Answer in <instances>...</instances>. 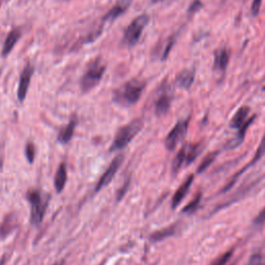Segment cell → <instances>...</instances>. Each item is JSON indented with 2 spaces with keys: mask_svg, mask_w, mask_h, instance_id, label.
I'll use <instances>...</instances> for the list:
<instances>
[{
  "mask_svg": "<svg viewBox=\"0 0 265 265\" xmlns=\"http://www.w3.org/2000/svg\"><path fill=\"white\" fill-rule=\"evenodd\" d=\"M145 88V83L137 79L127 81L113 93V101L122 106H133L138 102Z\"/></svg>",
  "mask_w": 265,
  "mask_h": 265,
  "instance_id": "cell-1",
  "label": "cell"
},
{
  "mask_svg": "<svg viewBox=\"0 0 265 265\" xmlns=\"http://www.w3.org/2000/svg\"><path fill=\"white\" fill-rule=\"evenodd\" d=\"M143 124L144 123L141 119H134L130 123L119 127L110 147V151H117L125 148L135 137L141 132Z\"/></svg>",
  "mask_w": 265,
  "mask_h": 265,
  "instance_id": "cell-2",
  "label": "cell"
},
{
  "mask_svg": "<svg viewBox=\"0 0 265 265\" xmlns=\"http://www.w3.org/2000/svg\"><path fill=\"white\" fill-rule=\"evenodd\" d=\"M106 71L105 63L101 61V58H97L91 61L80 82L81 89L83 92H88L98 86V84L101 82L102 76H104Z\"/></svg>",
  "mask_w": 265,
  "mask_h": 265,
  "instance_id": "cell-3",
  "label": "cell"
},
{
  "mask_svg": "<svg viewBox=\"0 0 265 265\" xmlns=\"http://www.w3.org/2000/svg\"><path fill=\"white\" fill-rule=\"evenodd\" d=\"M149 18L146 14L137 17L133 22L126 27L123 34V42L129 47L135 46L139 41L144 28L147 26Z\"/></svg>",
  "mask_w": 265,
  "mask_h": 265,
  "instance_id": "cell-4",
  "label": "cell"
},
{
  "mask_svg": "<svg viewBox=\"0 0 265 265\" xmlns=\"http://www.w3.org/2000/svg\"><path fill=\"white\" fill-rule=\"evenodd\" d=\"M27 199L31 206V223L40 225L44 219L48 202L37 190H31L27 193Z\"/></svg>",
  "mask_w": 265,
  "mask_h": 265,
  "instance_id": "cell-5",
  "label": "cell"
},
{
  "mask_svg": "<svg viewBox=\"0 0 265 265\" xmlns=\"http://www.w3.org/2000/svg\"><path fill=\"white\" fill-rule=\"evenodd\" d=\"M187 125H189V122L181 121L173 126V129L167 135L165 140V146L168 150H174L177 144L183 139L187 131Z\"/></svg>",
  "mask_w": 265,
  "mask_h": 265,
  "instance_id": "cell-6",
  "label": "cell"
},
{
  "mask_svg": "<svg viewBox=\"0 0 265 265\" xmlns=\"http://www.w3.org/2000/svg\"><path fill=\"white\" fill-rule=\"evenodd\" d=\"M123 159L124 158H123L122 155H118L116 158H114V160L112 161V163L109 165V167L107 168V170L105 171L104 174H102V177L100 178V181H99V183H98V184L96 186V189H95L96 193L100 192L102 189V187L107 186L110 183V182L112 181V179L115 176V174L117 173L119 167L122 166Z\"/></svg>",
  "mask_w": 265,
  "mask_h": 265,
  "instance_id": "cell-7",
  "label": "cell"
},
{
  "mask_svg": "<svg viewBox=\"0 0 265 265\" xmlns=\"http://www.w3.org/2000/svg\"><path fill=\"white\" fill-rule=\"evenodd\" d=\"M33 71H34L33 66L30 63H28L26 66L24 67V70L22 71V73L20 75V81H19V85H18V92H17V93H18L19 102H23L25 99H26L27 91H28V88H29L32 75H33Z\"/></svg>",
  "mask_w": 265,
  "mask_h": 265,
  "instance_id": "cell-8",
  "label": "cell"
},
{
  "mask_svg": "<svg viewBox=\"0 0 265 265\" xmlns=\"http://www.w3.org/2000/svg\"><path fill=\"white\" fill-rule=\"evenodd\" d=\"M132 2L133 0H118L115 5L105 15L104 18H102V21L113 22L118 17H121L127 11V8L131 6Z\"/></svg>",
  "mask_w": 265,
  "mask_h": 265,
  "instance_id": "cell-9",
  "label": "cell"
},
{
  "mask_svg": "<svg viewBox=\"0 0 265 265\" xmlns=\"http://www.w3.org/2000/svg\"><path fill=\"white\" fill-rule=\"evenodd\" d=\"M193 182H194V175H190L189 177L185 179L184 183L178 187L176 193L173 196L172 203H171V205H172V208L175 209L178 206V205L181 204V202L184 199L186 194L189 193V191L191 189Z\"/></svg>",
  "mask_w": 265,
  "mask_h": 265,
  "instance_id": "cell-10",
  "label": "cell"
},
{
  "mask_svg": "<svg viewBox=\"0 0 265 265\" xmlns=\"http://www.w3.org/2000/svg\"><path fill=\"white\" fill-rule=\"evenodd\" d=\"M21 30L19 28H14L10 31V33L7 34V37L5 39L4 45L2 48V56L6 57L8 54L11 53V51L14 49V47L16 46L17 42L20 40L21 38Z\"/></svg>",
  "mask_w": 265,
  "mask_h": 265,
  "instance_id": "cell-11",
  "label": "cell"
},
{
  "mask_svg": "<svg viewBox=\"0 0 265 265\" xmlns=\"http://www.w3.org/2000/svg\"><path fill=\"white\" fill-rule=\"evenodd\" d=\"M230 52L226 48H221L215 52V67L218 71H225L229 63Z\"/></svg>",
  "mask_w": 265,
  "mask_h": 265,
  "instance_id": "cell-12",
  "label": "cell"
},
{
  "mask_svg": "<svg viewBox=\"0 0 265 265\" xmlns=\"http://www.w3.org/2000/svg\"><path fill=\"white\" fill-rule=\"evenodd\" d=\"M250 113V108L246 106H243L237 110V112L234 114V116L231 119V127L233 129H241L245 122H247V115Z\"/></svg>",
  "mask_w": 265,
  "mask_h": 265,
  "instance_id": "cell-13",
  "label": "cell"
},
{
  "mask_svg": "<svg viewBox=\"0 0 265 265\" xmlns=\"http://www.w3.org/2000/svg\"><path fill=\"white\" fill-rule=\"evenodd\" d=\"M171 105V98L167 92L162 93L159 96L155 102V112L158 116H162L168 112Z\"/></svg>",
  "mask_w": 265,
  "mask_h": 265,
  "instance_id": "cell-14",
  "label": "cell"
},
{
  "mask_svg": "<svg viewBox=\"0 0 265 265\" xmlns=\"http://www.w3.org/2000/svg\"><path fill=\"white\" fill-rule=\"evenodd\" d=\"M77 125L76 119H72V121L68 122L67 125H65L63 129L59 132L58 134V141L62 144H67L73 138L75 129Z\"/></svg>",
  "mask_w": 265,
  "mask_h": 265,
  "instance_id": "cell-15",
  "label": "cell"
},
{
  "mask_svg": "<svg viewBox=\"0 0 265 265\" xmlns=\"http://www.w3.org/2000/svg\"><path fill=\"white\" fill-rule=\"evenodd\" d=\"M66 167L65 164L62 163L59 166L57 172L55 174V178H54V186L55 190L57 193H61L63 191L64 186H65V183H66Z\"/></svg>",
  "mask_w": 265,
  "mask_h": 265,
  "instance_id": "cell-16",
  "label": "cell"
},
{
  "mask_svg": "<svg viewBox=\"0 0 265 265\" xmlns=\"http://www.w3.org/2000/svg\"><path fill=\"white\" fill-rule=\"evenodd\" d=\"M255 118V116H253L252 118L250 119H247V122H245V124L241 127V129H239V133L237 134V136L235 137L234 139H232L231 141H229L226 145V148L227 149H234L236 148L237 146H239V145L242 144V142L244 141V138H245V132H246V129L247 127H249V125L252 123L253 122V119Z\"/></svg>",
  "mask_w": 265,
  "mask_h": 265,
  "instance_id": "cell-17",
  "label": "cell"
},
{
  "mask_svg": "<svg viewBox=\"0 0 265 265\" xmlns=\"http://www.w3.org/2000/svg\"><path fill=\"white\" fill-rule=\"evenodd\" d=\"M195 73L192 70H184L177 76V83L179 86H182L185 89L190 88L194 82Z\"/></svg>",
  "mask_w": 265,
  "mask_h": 265,
  "instance_id": "cell-18",
  "label": "cell"
},
{
  "mask_svg": "<svg viewBox=\"0 0 265 265\" xmlns=\"http://www.w3.org/2000/svg\"><path fill=\"white\" fill-rule=\"evenodd\" d=\"M16 224H17V222H16L15 216H12V215L7 216L4 219L1 226H0V238L6 237L8 234H10L14 230Z\"/></svg>",
  "mask_w": 265,
  "mask_h": 265,
  "instance_id": "cell-19",
  "label": "cell"
},
{
  "mask_svg": "<svg viewBox=\"0 0 265 265\" xmlns=\"http://www.w3.org/2000/svg\"><path fill=\"white\" fill-rule=\"evenodd\" d=\"M201 149H200V145L196 144V145H190L186 144V160H185V164L190 165L191 163L195 161V159L198 157V155L200 153Z\"/></svg>",
  "mask_w": 265,
  "mask_h": 265,
  "instance_id": "cell-20",
  "label": "cell"
},
{
  "mask_svg": "<svg viewBox=\"0 0 265 265\" xmlns=\"http://www.w3.org/2000/svg\"><path fill=\"white\" fill-rule=\"evenodd\" d=\"M176 230H177V227L175 225L174 226H171V227H168V228H166L164 230H161V231L156 232L155 234H152L150 236V238L152 239V241H155V242L163 241V239L166 238V237L174 235L176 233Z\"/></svg>",
  "mask_w": 265,
  "mask_h": 265,
  "instance_id": "cell-21",
  "label": "cell"
},
{
  "mask_svg": "<svg viewBox=\"0 0 265 265\" xmlns=\"http://www.w3.org/2000/svg\"><path fill=\"white\" fill-rule=\"evenodd\" d=\"M185 160H186V144L181 150H179L176 158L173 161V171L174 172H177V171L182 168V166L185 163Z\"/></svg>",
  "mask_w": 265,
  "mask_h": 265,
  "instance_id": "cell-22",
  "label": "cell"
},
{
  "mask_svg": "<svg viewBox=\"0 0 265 265\" xmlns=\"http://www.w3.org/2000/svg\"><path fill=\"white\" fill-rule=\"evenodd\" d=\"M217 156H218V152H211V153H209V155L201 162V164H200V166L198 168V173L204 172V171L206 170L212 164V162L216 160Z\"/></svg>",
  "mask_w": 265,
  "mask_h": 265,
  "instance_id": "cell-23",
  "label": "cell"
},
{
  "mask_svg": "<svg viewBox=\"0 0 265 265\" xmlns=\"http://www.w3.org/2000/svg\"><path fill=\"white\" fill-rule=\"evenodd\" d=\"M200 201H201V194H198V195L195 197V199L192 200V201H191L189 204H187L186 206L183 208V212H185V213H192V212H194L196 209H197V208L199 207Z\"/></svg>",
  "mask_w": 265,
  "mask_h": 265,
  "instance_id": "cell-24",
  "label": "cell"
},
{
  "mask_svg": "<svg viewBox=\"0 0 265 265\" xmlns=\"http://www.w3.org/2000/svg\"><path fill=\"white\" fill-rule=\"evenodd\" d=\"M25 156L28 161V163L32 164L34 158H36V146L32 142H28L26 145V148H25Z\"/></svg>",
  "mask_w": 265,
  "mask_h": 265,
  "instance_id": "cell-25",
  "label": "cell"
},
{
  "mask_svg": "<svg viewBox=\"0 0 265 265\" xmlns=\"http://www.w3.org/2000/svg\"><path fill=\"white\" fill-rule=\"evenodd\" d=\"M264 153H265V134L263 136V138L261 140V143L259 145L257 151H256V153H255V157L252 161V164L256 163V162H258L264 156Z\"/></svg>",
  "mask_w": 265,
  "mask_h": 265,
  "instance_id": "cell-26",
  "label": "cell"
},
{
  "mask_svg": "<svg viewBox=\"0 0 265 265\" xmlns=\"http://www.w3.org/2000/svg\"><path fill=\"white\" fill-rule=\"evenodd\" d=\"M231 256H232V251L227 252L226 254L222 256V257H220L212 265H226L228 261L230 260V258H231Z\"/></svg>",
  "mask_w": 265,
  "mask_h": 265,
  "instance_id": "cell-27",
  "label": "cell"
},
{
  "mask_svg": "<svg viewBox=\"0 0 265 265\" xmlns=\"http://www.w3.org/2000/svg\"><path fill=\"white\" fill-rule=\"evenodd\" d=\"M262 0H253L252 3V14L254 16H257L260 12V7H261Z\"/></svg>",
  "mask_w": 265,
  "mask_h": 265,
  "instance_id": "cell-28",
  "label": "cell"
},
{
  "mask_svg": "<svg viewBox=\"0 0 265 265\" xmlns=\"http://www.w3.org/2000/svg\"><path fill=\"white\" fill-rule=\"evenodd\" d=\"M264 223H265V207L259 212V215L254 220V224L256 225H262Z\"/></svg>",
  "mask_w": 265,
  "mask_h": 265,
  "instance_id": "cell-29",
  "label": "cell"
},
{
  "mask_svg": "<svg viewBox=\"0 0 265 265\" xmlns=\"http://www.w3.org/2000/svg\"><path fill=\"white\" fill-rule=\"evenodd\" d=\"M201 6H202V3L199 1V0H195V1L191 4V6L189 8V12L195 13L196 11H198L199 8H201Z\"/></svg>",
  "mask_w": 265,
  "mask_h": 265,
  "instance_id": "cell-30",
  "label": "cell"
},
{
  "mask_svg": "<svg viewBox=\"0 0 265 265\" xmlns=\"http://www.w3.org/2000/svg\"><path fill=\"white\" fill-rule=\"evenodd\" d=\"M261 263V256L260 255H254L250 259L247 265H260Z\"/></svg>",
  "mask_w": 265,
  "mask_h": 265,
  "instance_id": "cell-31",
  "label": "cell"
},
{
  "mask_svg": "<svg viewBox=\"0 0 265 265\" xmlns=\"http://www.w3.org/2000/svg\"><path fill=\"white\" fill-rule=\"evenodd\" d=\"M161 1H164V0H152V2H155V3H157V2H161Z\"/></svg>",
  "mask_w": 265,
  "mask_h": 265,
  "instance_id": "cell-32",
  "label": "cell"
},
{
  "mask_svg": "<svg viewBox=\"0 0 265 265\" xmlns=\"http://www.w3.org/2000/svg\"><path fill=\"white\" fill-rule=\"evenodd\" d=\"M54 265H63V263L62 262H58V263H55Z\"/></svg>",
  "mask_w": 265,
  "mask_h": 265,
  "instance_id": "cell-33",
  "label": "cell"
}]
</instances>
